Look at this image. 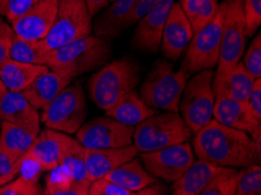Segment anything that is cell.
<instances>
[{
    "label": "cell",
    "mask_w": 261,
    "mask_h": 195,
    "mask_svg": "<svg viewBox=\"0 0 261 195\" xmlns=\"http://www.w3.org/2000/svg\"><path fill=\"white\" fill-rule=\"evenodd\" d=\"M193 150L199 160L227 169L258 165L261 153L260 143L253 141L250 134L225 126L215 119L195 134Z\"/></svg>",
    "instance_id": "obj_1"
},
{
    "label": "cell",
    "mask_w": 261,
    "mask_h": 195,
    "mask_svg": "<svg viewBox=\"0 0 261 195\" xmlns=\"http://www.w3.org/2000/svg\"><path fill=\"white\" fill-rule=\"evenodd\" d=\"M109 57L110 48L106 40L90 34L48 51L46 67L73 79L105 65Z\"/></svg>",
    "instance_id": "obj_2"
},
{
    "label": "cell",
    "mask_w": 261,
    "mask_h": 195,
    "mask_svg": "<svg viewBox=\"0 0 261 195\" xmlns=\"http://www.w3.org/2000/svg\"><path fill=\"white\" fill-rule=\"evenodd\" d=\"M140 82V68L134 60L118 59L95 73L89 81L92 101L102 110H109Z\"/></svg>",
    "instance_id": "obj_3"
},
{
    "label": "cell",
    "mask_w": 261,
    "mask_h": 195,
    "mask_svg": "<svg viewBox=\"0 0 261 195\" xmlns=\"http://www.w3.org/2000/svg\"><path fill=\"white\" fill-rule=\"evenodd\" d=\"M189 75L164 60H158L146 75L140 89V96L152 109L178 113V105L187 86Z\"/></svg>",
    "instance_id": "obj_4"
},
{
    "label": "cell",
    "mask_w": 261,
    "mask_h": 195,
    "mask_svg": "<svg viewBox=\"0 0 261 195\" xmlns=\"http://www.w3.org/2000/svg\"><path fill=\"white\" fill-rule=\"evenodd\" d=\"M191 131L178 113L165 111L155 114L135 126L133 145L141 153L187 143Z\"/></svg>",
    "instance_id": "obj_5"
},
{
    "label": "cell",
    "mask_w": 261,
    "mask_h": 195,
    "mask_svg": "<svg viewBox=\"0 0 261 195\" xmlns=\"http://www.w3.org/2000/svg\"><path fill=\"white\" fill-rule=\"evenodd\" d=\"M92 19L86 0H60L52 29L45 39L39 41L41 48L50 51L88 37L93 32Z\"/></svg>",
    "instance_id": "obj_6"
},
{
    "label": "cell",
    "mask_w": 261,
    "mask_h": 195,
    "mask_svg": "<svg viewBox=\"0 0 261 195\" xmlns=\"http://www.w3.org/2000/svg\"><path fill=\"white\" fill-rule=\"evenodd\" d=\"M213 71L201 70L188 79L181 94L178 111L191 133L196 134L213 119L215 94L212 89Z\"/></svg>",
    "instance_id": "obj_7"
},
{
    "label": "cell",
    "mask_w": 261,
    "mask_h": 195,
    "mask_svg": "<svg viewBox=\"0 0 261 195\" xmlns=\"http://www.w3.org/2000/svg\"><path fill=\"white\" fill-rule=\"evenodd\" d=\"M225 6L226 2L220 4L215 18L206 26L193 34L191 41L188 45L180 69L185 71L189 76L201 70L212 69L218 65Z\"/></svg>",
    "instance_id": "obj_8"
},
{
    "label": "cell",
    "mask_w": 261,
    "mask_h": 195,
    "mask_svg": "<svg viewBox=\"0 0 261 195\" xmlns=\"http://www.w3.org/2000/svg\"><path fill=\"white\" fill-rule=\"evenodd\" d=\"M87 101L80 85L68 86L42 109L41 122L48 129L66 134L76 133L85 124Z\"/></svg>",
    "instance_id": "obj_9"
},
{
    "label": "cell",
    "mask_w": 261,
    "mask_h": 195,
    "mask_svg": "<svg viewBox=\"0 0 261 195\" xmlns=\"http://www.w3.org/2000/svg\"><path fill=\"white\" fill-rule=\"evenodd\" d=\"M247 37L243 0L226 2L217 71H226L240 61L245 53Z\"/></svg>",
    "instance_id": "obj_10"
},
{
    "label": "cell",
    "mask_w": 261,
    "mask_h": 195,
    "mask_svg": "<svg viewBox=\"0 0 261 195\" xmlns=\"http://www.w3.org/2000/svg\"><path fill=\"white\" fill-rule=\"evenodd\" d=\"M134 132V126H126L103 116L85 123L75 134L79 144L85 149L103 150L133 145Z\"/></svg>",
    "instance_id": "obj_11"
},
{
    "label": "cell",
    "mask_w": 261,
    "mask_h": 195,
    "mask_svg": "<svg viewBox=\"0 0 261 195\" xmlns=\"http://www.w3.org/2000/svg\"><path fill=\"white\" fill-rule=\"evenodd\" d=\"M140 161L152 178L175 182L195 162V153L187 142L142 153Z\"/></svg>",
    "instance_id": "obj_12"
},
{
    "label": "cell",
    "mask_w": 261,
    "mask_h": 195,
    "mask_svg": "<svg viewBox=\"0 0 261 195\" xmlns=\"http://www.w3.org/2000/svg\"><path fill=\"white\" fill-rule=\"evenodd\" d=\"M75 143L76 139L68 134L46 127L40 131L23 157L38 164L42 172H49L60 164Z\"/></svg>",
    "instance_id": "obj_13"
},
{
    "label": "cell",
    "mask_w": 261,
    "mask_h": 195,
    "mask_svg": "<svg viewBox=\"0 0 261 195\" xmlns=\"http://www.w3.org/2000/svg\"><path fill=\"white\" fill-rule=\"evenodd\" d=\"M213 119L225 126L244 131L256 143L261 142V122L252 114L247 102L215 95Z\"/></svg>",
    "instance_id": "obj_14"
},
{
    "label": "cell",
    "mask_w": 261,
    "mask_h": 195,
    "mask_svg": "<svg viewBox=\"0 0 261 195\" xmlns=\"http://www.w3.org/2000/svg\"><path fill=\"white\" fill-rule=\"evenodd\" d=\"M175 0H158L140 21L133 37L134 48L143 53L155 54L160 50L162 34Z\"/></svg>",
    "instance_id": "obj_15"
},
{
    "label": "cell",
    "mask_w": 261,
    "mask_h": 195,
    "mask_svg": "<svg viewBox=\"0 0 261 195\" xmlns=\"http://www.w3.org/2000/svg\"><path fill=\"white\" fill-rule=\"evenodd\" d=\"M60 0H40L20 18L11 22L17 37L29 41H41L52 29Z\"/></svg>",
    "instance_id": "obj_16"
},
{
    "label": "cell",
    "mask_w": 261,
    "mask_h": 195,
    "mask_svg": "<svg viewBox=\"0 0 261 195\" xmlns=\"http://www.w3.org/2000/svg\"><path fill=\"white\" fill-rule=\"evenodd\" d=\"M193 37L192 27L185 17L179 3L173 4L165 22L160 49L165 59L176 61L187 49Z\"/></svg>",
    "instance_id": "obj_17"
},
{
    "label": "cell",
    "mask_w": 261,
    "mask_h": 195,
    "mask_svg": "<svg viewBox=\"0 0 261 195\" xmlns=\"http://www.w3.org/2000/svg\"><path fill=\"white\" fill-rule=\"evenodd\" d=\"M137 154L138 151L134 145L121 147V149H85L87 178L90 182L103 179L118 166L136 158Z\"/></svg>",
    "instance_id": "obj_18"
},
{
    "label": "cell",
    "mask_w": 261,
    "mask_h": 195,
    "mask_svg": "<svg viewBox=\"0 0 261 195\" xmlns=\"http://www.w3.org/2000/svg\"><path fill=\"white\" fill-rule=\"evenodd\" d=\"M255 79L245 69L239 61L226 71H216L213 74L212 89L215 95H225L238 101L247 102Z\"/></svg>",
    "instance_id": "obj_19"
},
{
    "label": "cell",
    "mask_w": 261,
    "mask_h": 195,
    "mask_svg": "<svg viewBox=\"0 0 261 195\" xmlns=\"http://www.w3.org/2000/svg\"><path fill=\"white\" fill-rule=\"evenodd\" d=\"M0 122H9L41 131L39 110L30 104L22 93L7 91L0 99Z\"/></svg>",
    "instance_id": "obj_20"
},
{
    "label": "cell",
    "mask_w": 261,
    "mask_h": 195,
    "mask_svg": "<svg viewBox=\"0 0 261 195\" xmlns=\"http://www.w3.org/2000/svg\"><path fill=\"white\" fill-rule=\"evenodd\" d=\"M72 78L62 76L47 70L39 75L27 88L22 91V95L32 106L37 110H42L58 96L61 91L69 86Z\"/></svg>",
    "instance_id": "obj_21"
},
{
    "label": "cell",
    "mask_w": 261,
    "mask_h": 195,
    "mask_svg": "<svg viewBox=\"0 0 261 195\" xmlns=\"http://www.w3.org/2000/svg\"><path fill=\"white\" fill-rule=\"evenodd\" d=\"M223 167L205 160L195 161L177 181L173 182L171 195H199Z\"/></svg>",
    "instance_id": "obj_22"
},
{
    "label": "cell",
    "mask_w": 261,
    "mask_h": 195,
    "mask_svg": "<svg viewBox=\"0 0 261 195\" xmlns=\"http://www.w3.org/2000/svg\"><path fill=\"white\" fill-rule=\"evenodd\" d=\"M155 114H157V110L146 105L135 90L126 94L115 105L106 111L107 117L115 119L121 124L134 127Z\"/></svg>",
    "instance_id": "obj_23"
},
{
    "label": "cell",
    "mask_w": 261,
    "mask_h": 195,
    "mask_svg": "<svg viewBox=\"0 0 261 195\" xmlns=\"http://www.w3.org/2000/svg\"><path fill=\"white\" fill-rule=\"evenodd\" d=\"M136 0H114L95 20L94 35L100 38H113L124 29L125 20Z\"/></svg>",
    "instance_id": "obj_24"
},
{
    "label": "cell",
    "mask_w": 261,
    "mask_h": 195,
    "mask_svg": "<svg viewBox=\"0 0 261 195\" xmlns=\"http://www.w3.org/2000/svg\"><path fill=\"white\" fill-rule=\"evenodd\" d=\"M47 70L46 66L29 65L9 59L0 66V79L7 91L22 93L39 75Z\"/></svg>",
    "instance_id": "obj_25"
},
{
    "label": "cell",
    "mask_w": 261,
    "mask_h": 195,
    "mask_svg": "<svg viewBox=\"0 0 261 195\" xmlns=\"http://www.w3.org/2000/svg\"><path fill=\"white\" fill-rule=\"evenodd\" d=\"M103 179L132 192H140L157 182V179L150 176L141 164L140 159L136 158L118 166Z\"/></svg>",
    "instance_id": "obj_26"
},
{
    "label": "cell",
    "mask_w": 261,
    "mask_h": 195,
    "mask_svg": "<svg viewBox=\"0 0 261 195\" xmlns=\"http://www.w3.org/2000/svg\"><path fill=\"white\" fill-rule=\"evenodd\" d=\"M40 131L30 129L9 122H2L0 129V149L19 159L25 154Z\"/></svg>",
    "instance_id": "obj_27"
},
{
    "label": "cell",
    "mask_w": 261,
    "mask_h": 195,
    "mask_svg": "<svg viewBox=\"0 0 261 195\" xmlns=\"http://www.w3.org/2000/svg\"><path fill=\"white\" fill-rule=\"evenodd\" d=\"M179 5L192 27L193 34L215 18L219 7L216 0H181Z\"/></svg>",
    "instance_id": "obj_28"
},
{
    "label": "cell",
    "mask_w": 261,
    "mask_h": 195,
    "mask_svg": "<svg viewBox=\"0 0 261 195\" xmlns=\"http://www.w3.org/2000/svg\"><path fill=\"white\" fill-rule=\"evenodd\" d=\"M48 51H45L39 41H29L13 34L10 48V60L29 63V65L46 66Z\"/></svg>",
    "instance_id": "obj_29"
},
{
    "label": "cell",
    "mask_w": 261,
    "mask_h": 195,
    "mask_svg": "<svg viewBox=\"0 0 261 195\" xmlns=\"http://www.w3.org/2000/svg\"><path fill=\"white\" fill-rule=\"evenodd\" d=\"M58 166L62 167L73 182H90L85 167V147L79 144L77 141Z\"/></svg>",
    "instance_id": "obj_30"
},
{
    "label": "cell",
    "mask_w": 261,
    "mask_h": 195,
    "mask_svg": "<svg viewBox=\"0 0 261 195\" xmlns=\"http://www.w3.org/2000/svg\"><path fill=\"white\" fill-rule=\"evenodd\" d=\"M240 171L223 167L199 195H234Z\"/></svg>",
    "instance_id": "obj_31"
},
{
    "label": "cell",
    "mask_w": 261,
    "mask_h": 195,
    "mask_svg": "<svg viewBox=\"0 0 261 195\" xmlns=\"http://www.w3.org/2000/svg\"><path fill=\"white\" fill-rule=\"evenodd\" d=\"M234 195H261L260 165H252L240 171Z\"/></svg>",
    "instance_id": "obj_32"
},
{
    "label": "cell",
    "mask_w": 261,
    "mask_h": 195,
    "mask_svg": "<svg viewBox=\"0 0 261 195\" xmlns=\"http://www.w3.org/2000/svg\"><path fill=\"white\" fill-rule=\"evenodd\" d=\"M0 195H43L38 181L18 176L6 185L0 186Z\"/></svg>",
    "instance_id": "obj_33"
},
{
    "label": "cell",
    "mask_w": 261,
    "mask_h": 195,
    "mask_svg": "<svg viewBox=\"0 0 261 195\" xmlns=\"http://www.w3.org/2000/svg\"><path fill=\"white\" fill-rule=\"evenodd\" d=\"M243 65L251 76L256 79L261 76V34L258 33L253 39L246 53L243 55Z\"/></svg>",
    "instance_id": "obj_34"
},
{
    "label": "cell",
    "mask_w": 261,
    "mask_h": 195,
    "mask_svg": "<svg viewBox=\"0 0 261 195\" xmlns=\"http://www.w3.org/2000/svg\"><path fill=\"white\" fill-rule=\"evenodd\" d=\"M243 12L247 35L252 37L261 23V0H243Z\"/></svg>",
    "instance_id": "obj_35"
},
{
    "label": "cell",
    "mask_w": 261,
    "mask_h": 195,
    "mask_svg": "<svg viewBox=\"0 0 261 195\" xmlns=\"http://www.w3.org/2000/svg\"><path fill=\"white\" fill-rule=\"evenodd\" d=\"M144 189L140 192H132L106 179H100L90 182L88 195H143Z\"/></svg>",
    "instance_id": "obj_36"
},
{
    "label": "cell",
    "mask_w": 261,
    "mask_h": 195,
    "mask_svg": "<svg viewBox=\"0 0 261 195\" xmlns=\"http://www.w3.org/2000/svg\"><path fill=\"white\" fill-rule=\"evenodd\" d=\"M20 158H14L5 150L0 149V179L10 182L19 176L21 167Z\"/></svg>",
    "instance_id": "obj_37"
},
{
    "label": "cell",
    "mask_w": 261,
    "mask_h": 195,
    "mask_svg": "<svg viewBox=\"0 0 261 195\" xmlns=\"http://www.w3.org/2000/svg\"><path fill=\"white\" fill-rule=\"evenodd\" d=\"M158 0H136L134 4L132 11L128 15V18L125 20L124 29H128L129 26H132L133 23H137L140 20L144 17L145 14H148L153 6L156 5Z\"/></svg>",
    "instance_id": "obj_38"
},
{
    "label": "cell",
    "mask_w": 261,
    "mask_h": 195,
    "mask_svg": "<svg viewBox=\"0 0 261 195\" xmlns=\"http://www.w3.org/2000/svg\"><path fill=\"white\" fill-rule=\"evenodd\" d=\"M39 2L40 0H10L6 14L7 20L10 22L14 21L15 19L20 18L27 11H30L34 5H37Z\"/></svg>",
    "instance_id": "obj_39"
},
{
    "label": "cell",
    "mask_w": 261,
    "mask_h": 195,
    "mask_svg": "<svg viewBox=\"0 0 261 195\" xmlns=\"http://www.w3.org/2000/svg\"><path fill=\"white\" fill-rule=\"evenodd\" d=\"M90 182H74L69 187L58 189H45L43 195H88Z\"/></svg>",
    "instance_id": "obj_40"
},
{
    "label": "cell",
    "mask_w": 261,
    "mask_h": 195,
    "mask_svg": "<svg viewBox=\"0 0 261 195\" xmlns=\"http://www.w3.org/2000/svg\"><path fill=\"white\" fill-rule=\"evenodd\" d=\"M247 104L254 117L261 122V78H256L254 81V86L247 99Z\"/></svg>",
    "instance_id": "obj_41"
},
{
    "label": "cell",
    "mask_w": 261,
    "mask_h": 195,
    "mask_svg": "<svg viewBox=\"0 0 261 195\" xmlns=\"http://www.w3.org/2000/svg\"><path fill=\"white\" fill-rule=\"evenodd\" d=\"M13 33L9 35H0V66L10 59V48Z\"/></svg>",
    "instance_id": "obj_42"
},
{
    "label": "cell",
    "mask_w": 261,
    "mask_h": 195,
    "mask_svg": "<svg viewBox=\"0 0 261 195\" xmlns=\"http://www.w3.org/2000/svg\"><path fill=\"white\" fill-rule=\"evenodd\" d=\"M113 2L114 0H86V4L90 15L95 17V15H97L102 10H105Z\"/></svg>",
    "instance_id": "obj_43"
},
{
    "label": "cell",
    "mask_w": 261,
    "mask_h": 195,
    "mask_svg": "<svg viewBox=\"0 0 261 195\" xmlns=\"http://www.w3.org/2000/svg\"><path fill=\"white\" fill-rule=\"evenodd\" d=\"M164 194H165V188L163 186L158 184H153L151 186L146 187L143 193V195H164Z\"/></svg>",
    "instance_id": "obj_44"
},
{
    "label": "cell",
    "mask_w": 261,
    "mask_h": 195,
    "mask_svg": "<svg viewBox=\"0 0 261 195\" xmlns=\"http://www.w3.org/2000/svg\"><path fill=\"white\" fill-rule=\"evenodd\" d=\"M13 33V31H12L11 26L9 23H6L4 21L3 18L0 17V35H9Z\"/></svg>",
    "instance_id": "obj_45"
},
{
    "label": "cell",
    "mask_w": 261,
    "mask_h": 195,
    "mask_svg": "<svg viewBox=\"0 0 261 195\" xmlns=\"http://www.w3.org/2000/svg\"><path fill=\"white\" fill-rule=\"evenodd\" d=\"M10 0H0V17H6Z\"/></svg>",
    "instance_id": "obj_46"
},
{
    "label": "cell",
    "mask_w": 261,
    "mask_h": 195,
    "mask_svg": "<svg viewBox=\"0 0 261 195\" xmlns=\"http://www.w3.org/2000/svg\"><path fill=\"white\" fill-rule=\"evenodd\" d=\"M7 93V90L5 87H4L2 79H0V99H2L4 97V95H5Z\"/></svg>",
    "instance_id": "obj_47"
},
{
    "label": "cell",
    "mask_w": 261,
    "mask_h": 195,
    "mask_svg": "<svg viewBox=\"0 0 261 195\" xmlns=\"http://www.w3.org/2000/svg\"><path fill=\"white\" fill-rule=\"evenodd\" d=\"M7 182L5 181V180H3V179H0V186H4V185H6Z\"/></svg>",
    "instance_id": "obj_48"
},
{
    "label": "cell",
    "mask_w": 261,
    "mask_h": 195,
    "mask_svg": "<svg viewBox=\"0 0 261 195\" xmlns=\"http://www.w3.org/2000/svg\"><path fill=\"white\" fill-rule=\"evenodd\" d=\"M0 129H2V122H0Z\"/></svg>",
    "instance_id": "obj_49"
},
{
    "label": "cell",
    "mask_w": 261,
    "mask_h": 195,
    "mask_svg": "<svg viewBox=\"0 0 261 195\" xmlns=\"http://www.w3.org/2000/svg\"><path fill=\"white\" fill-rule=\"evenodd\" d=\"M227 2H232V0H227Z\"/></svg>",
    "instance_id": "obj_50"
},
{
    "label": "cell",
    "mask_w": 261,
    "mask_h": 195,
    "mask_svg": "<svg viewBox=\"0 0 261 195\" xmlns=\"http://www.w3.org/2000/svg\"><path fill=\"white\" fill-rule=\"evenodd\" d=\"M216 2H218V0H216Z\"/></svg>",
    "instance_id": "obj_51"
}]
</instances>
